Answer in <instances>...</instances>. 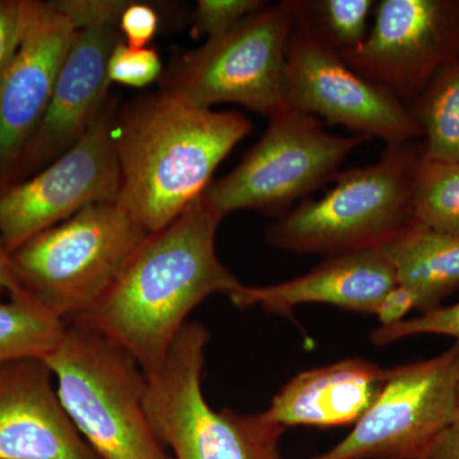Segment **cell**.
<instances>
[{
    "mask_svg": "<svg viewBox=\"0 0 459 459\" xmlns=\"http://www.w3.org/2000/svg\"><path fill=\"white\" fill-rule=\"evenodd\" d=\"M295 23L341 57L367 40L374 0H291Z\"/></svg>",
    "mask_w": 459,
    "mask_h": 459,
    "instance_id": "cell-21",
    "label": "cell"
},
{
    "mask_svg": "<svg viewBox=\"0 0 459 459\" xmlns=\"http://www.w3.org/2000/svg\"><path fill=\"white\" fill-rule=\"evenodd\" d=\"M148 232L115 202L89 205L12 253L21 290L68 323L114 285Z\"/></svg>",
    "mask_w": 459,
    "mask_h": 459,
    "instance_id": "cell-5",
    "label": "cell"
},
{
    "mask_svg": "<svg viewBox=\"0 0 459 459\" xmlns=\"http://www.w3.org/2000/svg\"><path fill=\"white\" fill-rule=\"evenodd\" d=\"M379 249L397 283L419 296L422 309H433L459 287V234L413 222Z\"/></svg>",
    "mask_w": 459,
    "mask_h": 459,
    "instance_id": "cell-18",
    "label": "cell"
},
{
    "mask_svg": "<svg viewBox=\"0 0 459 459\" xmlns=\"http://www.w3.org/2000/svg\"><path fill=\"white\" fill-rule=\"evenodd\" d=\"M268 120L240 164L204 192L222 217L240 210L286 213L295 201L334 179L346 157L369 140L331 134L318 117L287 107Z\"/></svg>",
    "mask_w": 459,
    "mask_h": 459,
    "instance_id": "cell-8",
    "label": "cell"
},
{
    "mask_svg": "<svg viewBox=\"0 0 459 459\" xmlns=\"http://www.w3.org/2000/svg\"><path fill=\"white\" fill-rule=\"evenodd\" d=\"M385 377L386 370L362 359L303 371L274 395L261 415L283 429L355 425L377 400Z\"/></svg>",
    "mask_w": 459,
    "mask_h": 459,
    "instance_id": "cell-17",
    "label": "cell"
},
{
    "mask_svg": "<svg viewBox=\"0 0 459 459\" xmlns=\"http://www.w3.org/2000/svg\"><path fill=\"white\" fill-rule=\"evenodd\" d=\"M66 323L29 295L0 300V368L11 362L44 360L65 334Z\"/></svg>",
    "mask_w": 459,
    "mask_h": 459,
    "instance_id": "cell-20",
    "label": "cell"
},
{
    "mask_svg": "<svg viewBox=\"0 0 459 459\" xmlns=\"http://www.w3.org/2000/svg\"><path fill=\"white\" fill-rule=\"evenodd\" d=\"M295 13L291 0L267 5L198 49L175 56L161 91L195 107L243 105L270 119L283 104V72Z\"/></svg>",
    "mask_w": 459,
    "mask_h": 459,
    "instance_id": "cell-7",
    "label": "cell"
},
{
    "mask_svg": "<svg viewBox=\"0 0 459 459\" xmlns=\"http://www.w3.org/2000/svg\"><path fill=\"white\" fill-rule=\"evenodd\" d=\"M131 2L126 0H56L50 4L65 14L78 30L117 29L123 12Z\"/></svg>",
    "mask_w": 459,
    "mask_h": 459,
    "instance_id": "cell-26",
    "label": "cell"
},
{
    "mask_svg": "<svg viewBox=\"0 0 459 459\" xmlns=\"http://www.w3.org/2000/svg\"><path fill=\"white\" fill-rule=\"evenodd\" d=\"M222 219L202 195L148 235L104 298L72 322L128 353L144 376L159 369L190 312L208 296L231 298L243 285L217 256Z\"/></svg>",
    "mask_w": 459,
    "mask_h": 459,
    "instance_id": "cell-1",
    "label": "cell"
},
{
    "mask_svg": "<svg viewBox=\"0 0 459 459\" xmlns=\"http://www.w3.org/2000/svg\"><path fill=\"white\" fill-rule=\"evenodd\" d=\"M39 359L0 368V459H102L66 412Z\"/></svg>",
    "mask_w": 459,
    "mask_h": 459,
    "instance_id": "cell-15",
    "label": "cell"
},
{
    "mask_svg": "<svg viewBox=\"0 0 459 459\" xmlns=\"http://www.w3.org/2000/svg\"><path fill=\"white\" fill-rule=\"evenodd\" d=\"M413 309H422L419 296L409 287L397 283L386 292L374 316L379 319L380 325H391L403 320L404 316Z\"/></svg>",
    "mask_w": 459,
    "mask_h": 459,
    "instance_id": "cell-29",
    "label": "cell"
},
{
    "mask_svg": "<svg viewBox=\"0 0 459 459\" xmlns=\"http://www.w3.org/2000/svg\"><path fill=\"white\" fill-rule=\"evenodd\" d=\"M110 100L74 146L31 178L0 188V243L9 255L89 205L115 202L120 170Z\"/></svg>",
    "mask_w": 459,
    "mask_h": 459,
    "instance_id": "cell-10",
    "label": "cell"
},
{
    "mask_svg": "<svg viewBox=\"0 0 459 459\" xmlns=\"http://www.w3.org/2000/svg\"><path fill=\"white\" fill-rule=\"evenodd\" d=\"M459 344L386 370L385 385L351 433L313 459H427L453 428Z\"/></svg>",
    "mask_w": 459,
    "mask_h": 459,
    "instance_id": "cell-9",
    "label": "cell"
},
{
    "mask_svg": "<svg viewBox=\"0 0 459 459\" xmlns=\"http://www.w3.org/2000/svg\"><path fill=\"white\" fill-rule=\"evenodd\" d=\"M120 41V33L114 27L77 32L47 113L8 184L25 180L41 170L89 131L108 102V57Z\"/></svg>",
    "mask_w": 459,
    "mask_h": 459,
    "instance_id": "cell-14",
    "label": "cell"
},
{
    "mask_svg": "<svg viewBox=\"0 0 459 459\" xmlns=\"http://www.w3.org/2000/svg\"><path fill=\"white\" fill-rule=\"evenodd\" d=\"M459 56V0H380L360 49L342 59L410 108Z\"/></svg>",
    "mask_w": 459,
    "mask_h": 459,
    "instance_id": "cell-12",
    "label": "cell"
},
{
    "mask_svg": "<svg viewBox=\"0 0 459 459\" xmlns=\"http://www.w3.org/2000/svg\"><path fill=\"white\" fill-rule=\"evenodd\" d=\"M252 129L238 111L195 107L161 90L134 100L115 115L117 204L148 234L160 231L202 198Z\"/></svg>",
    "mask_w": 459,
    "mask_h": 459,
    "instance_id": "cell-2",
    "label": "cell"
},
{
    "mask_svg": "<svg viewBox=\"0 0 459 459\" xmlns=\"http://www.w3.org/2000/svg\"><path fill=\"white\" fill-rule=\"evenodd\" d=\"M419 334H442L455 338L459 344V303L451 307H433L412 319H403L391 325H380L371 332V341L377 346Z\"/></svg>",
    "mask_w": 459,
    "mask_h": 459,
    "instance_id": "cell-24",
    "label": "cell"
},
{
    "mask_svg": "<svg viewBox=\"0 0 459 459\" xmlns=\"http://www.w3.org/2000/svg\"><path fill=\"white\" fill-rule=\"evenodd\" d=\"M422 148H385L379 161L338 172L318 199L287 211L267 230L268 243L298 253L337 255L379 249L413 220V184Z\"/></svg>",
    "mask_w": 459,
    "mask_h": 459,
    "instance_id": "cell-3",
    "label": "cell"
},
{
    "mask_svg": "<svg viewBox=\"0 0 459 459\" xmlns=\"http://www.w3.org/2000/svg\"><path fill=\"white\" fill-rule=\"evenodd\" d=\"M162 62L152 48L128 47L123 40L114 48L108 63L110 83L143 89L161 78Z\"/></svg>",
    "mask_w": 459,
    "mask_h": 459,
    "instance_id": "cell-23",
    "label": "cell"
},
{
    "mask_svg": "<svg viewBox=\"0 0 459 459\" xmlns=\"http://www.w3.org/2000/svg\"><path fill=\"white\" fill-rule=\"evenodd\" d=\"M397 285L391 263L380 249L331 255L304 276L264 287L241 285L231 296L238 307L258 305L264 312L291 316L303 304H327L350 312L374 314Z\"/></svg>",
    "mask_w": 459,
    "mask_h": 459,
    "instance_id": "cell-16",
    "label": "cell"
},
{
    "mask_svg": "<svg viewBox=\"0 0 459 459\" xmlns=\"http://www.w3.org/2000/svg\"><path fill=\"white\" fill-rule=\"evenodd\" d=\"M160 18L155 9L144 3L131 2L120 18V35L128 47L147 48V45L155 39L159 31Z\"/></svg>",
    "mask_w": 459,
    "mask_h": 459,
    "instance_id": "cell-27",
    "label": "cell"
},
{
    "mask_svg": "<svg viewBox=\"0 0 459 459\" xmlns=\"http://www.w3.org/2000/svg\"><path fill=\"white\" fill-rule=\"evenodd\" d=\"M268 459H280L279 451L272 453V455H270V458H268Z\"/></svg>",
    "mask_w": 459,
    "mask_h": 459,
    "instance_id": "cell-33",
    "label": "cell"
},
{
    "mask_svg": "<svg viewBox=\"0 0 459 459\" xmlns=\"http://www.w3.org/2000/svg\"><path fill=\"white\" fill-rule=\"evenodd\" d=\"M87 443L102 459H174L144 410L146 376L128 353L98 332L66 323L62 340L42 360Z\"/></svg>",
    "mask_w": 459,
    "mask_h": 459,
    "instance_id": "cell-4",
    "label": "cell"
},
{
    "mask_svg": "<svg viewBox=\"0 0 459 459\" xmlns=\"http://www.w3.org/2000/svg\"><path fill=\"white\" fill-rule=\"evenodd\" d=\"M452 429L459 431V359L457 368V382H455V424H453Z\"/></svg>",
    "mask_w": 459,
    "mask_h": 459,
    "instance_id": "cell-32",
    "label": "cell"
},
{
    "mask_svg": "<svg viewBox=\"0 0 459 459\" xmlns=\"http://www.w3.org/2000/svg\"><path fill=\"white\" fill-rule=\"evenodd\" d=\"M77 32L50 2L30 3L20 42L0 74V188L47 113Z\"/></svg>",
    "mask_w": 459,
    "mask_h": 459,
    "instance_id": "cell-13",
    "label": "cell"
},
{
    "mask_svg": "<svg viewBox=\"0 0 459 459\" xmlns=\"http://www.w3.org/2000/svg\"><path fill=\"white\" fill-rule=\"evenodd\" d=\"M210 333L188 322L164 362L147 374L144 410L153 430L174 459H268L279 451L285 429L259 415L211 409L202 391Z\"/></svg>",
    "mask_w": 459,
    "mask_h": 459,
    "instance_id": "cell-6",
    "label": "cell"
},
{
    "mask_svg": "<svg viewBox=\"0 0 459 459\" xmlns=\"http://www.w3.org/2000/svg\"><path fill=\"white\" fill-rule=\"evenodd\" d=\"M427 459H459V431L449 429L443 433Z\"/></svg>",
    "mask_w": 459,
    "mask_h": 459,
    "instance_id": "cell-31",
    "label": "cell"
},
{
    "mask_svg": "<svg viewBox=\"0 0 459 459\" xmlns=\"http://www.w3.org/2000/svg\"><path fill=\"white\" fill-rule=\"evenodd\" d=\"M413 220L425 228L459 234V161L421 156L413 184Z\"/></svg>",
    "mask_w": 459,
    "mask_h": 459,
    "instance_id": "cell-22",
    "label": "cell"
},
{
    "mask_svg": "<svg viewBox=\"0 0 459 459\" xmlns=\"http://www.w3.org/2000/svg\"><path fill=\"white\" fill-rule=\"evenodd\" d=\"M409 108L422 129V157L459 161V56L435 74Z\"/></svg>",
    "mask_w": 459,
    "mask_h": 459,
    "instance_id": "cell-19",
    "label": "cell"
},
{
    "mask_svg": "<svg viewBox=\"0 0 459 459\" xmlns=\"http://www.w3.org/2000/svg\"><path fill=\"white\" fill-rule=\"evenodd\" d=\"M282 95L287 108L388 146L422 138L421 126L394 93L356 74L296 23L287 42Z\"/></svg>",
    "mask_w": 459,
    "mask_h": 459,
    "instance_id": "cell-11",
    "label": "cell"
},
{
    "mask_svg": "<svg viewBox=\"0 0 459 459\" xmlns=\"http://www.w3.org/2000/svg\"><path fill=\"white\" fill-rule=\"evenodd\" d=\"M265 4L263 0H199L193 14L192 38L208 40L223 35Z\"/></svg>",
    "mask_w": 459,
    "mask_h": 459,
    "instance_id": "cell-25",
    "label": "cell"
},
{
    "mask_svg": "<svg viewBox=\"0 0 459 459\" xmlns=\"http://www.w3.org/2000/svg\"><path fill=\"white\" fill-rule=\"evenodd\" d=\"M31 0H0V74L13 56L29 17Z\"/></svg>",
    "mask_w": 459,
    "mask_h": 459,
    "instance_id": "cell-28",
    "label": "cell"
},
{
    "mask_svg": "<svg viewBox=\"0 0 459 459\" xmlns=\"http://www.w3.org/2000/svg\"><path fill=\"white\" fill-rule=\"evenodd\" d=\"M21 294H25V292L21 290L20 283H18L12 256L0 243V300H3L4 296L9 298V296Z\"/></svg>",
    "mask_w": 459,
    "mask_h": 459,
    "instance_id": "cell-30",
    "label": "cell"
}]
</instances>
